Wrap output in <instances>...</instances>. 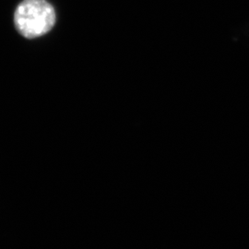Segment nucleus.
<instances>
[{
  "mask_svg": "<svg viewBox=\"0 0 249 249\" xmlns=\"http://www.w3.org/2000/svg\"><path fill=\"white\" fill-rule=\"evenodd\" d=\"M15 25L26 38L47 34L55 23V11L46 0H24L14 15Z\"/></svg>",
  "mask_w": 249,
  "mask_h": 249,
  "instance_id": "obj_1",
  "label": "nucleus"
}]
</instances>
